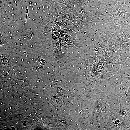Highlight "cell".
Segmentation results:
<instances>
[{"mask_svg": "<svg viewBox=\"0 0 130 130\" xmlns=\"http://www.w3.org/2000/svg\"><path fill=\"white\" fill-rule=\"evenodd\" d=\"M102 30L106 33L110 34L119 32L121 28L120 26L116 25L113 22L106 23H103Z\"/></svg>", "mask_w": 130, "mask_h": 130, "instance_id": "cell-1", "label": "cell"}, {"mask_svg": "<svg viewBox=\"0 0 130 130\" xmlns=\"http://www.w3.org/2000/svg\"><path fill=\"white\" fill-rule=\"evenodd\" d=\"M121 74L122 76L130 77V58H128L121 64Z\"/></svg>", "mask_w": 130, "mask_h": 130, "instance_id": "cell-2", "label": "cell"}, {"mask_svg": "<svg viewBox=\"0 0 130 130\" xmlns=\"http://www.w3.org/2000/svg\"><path fill=\"white\" fill-rule=\"evenodd\" d=\"M111 71L114 74H121V65L119 60L112 65Z\"/></svg>", "mask_w": 130, "mask_h": 130, "instance_id": "cell-3", "label": "cell"}, {"mask_svg": "<svg viewBox=\"0 0 130 130\" xmlns=\"http://www.w3.org/2000/svg\"><path fill=\"white\" fill-rule=\"evenodd\" d=\"M99 105L101 110L103 112L107 113L110 111V106L106 102L99 100Z\"/></svg>", "mask_w": 130, "mask_h": 130, "instance_id": "cell-4", "label": "cell"}, {"mask_svg": "<svg viewBox=\"0 0 130 130\" xmlns=\"http://www.w3.org/2000/svg\"><path fill=\"white\" fill-rule=\"evenodd\" d=\"M102 22L106 23L113 22L114 18L113 15L109 14L102 17Z\"/></svg>", "mask_w": 130, "mask_h": 130, "instance_id": "cell-5", "label": "cell"}, {"mask_svg": "<svg viewBox=\"0 0 130 130\" xmlns=\"http://www.w3.org/2000/svg\"><path fill=\"white\" fill-rule=\"evenodd\" d=\"M121 41L124 42L130 43V32L126 33L123 37Z\"/></svg>", "mask_w": 130, "mask_h": 130, "instance_id": "cell-6", "label": "cell"}, {"mask_svg": "<svg viewBox=\"0 0 130 130\" xmlns=\"http://www.w3.org/2000/svg\"><path fill=\"white\" fill-rule=\"evenodd\" d=\"M106 51L105 49L103 47L101 46L98 47L97 51L98 56L101 57L105 53Z\"/></svg>", "mask_w": 130, "mask_h": 130, "instance_id": "cell-7", "label": "cell"}]
</instances>
